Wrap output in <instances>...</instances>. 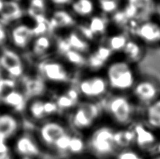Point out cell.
Instances as JSON below:
<instances>
[{
  "label": "cell",
  "instance_id": "obj_1",
  "mask_svg": "<svg viewBox=\"0 0 160 159\" xmlns=\"http://www.w3.org/2000/svg\"><path fill=\"white\" fill-rule=\"evenodd\" d=\"M105 76L110 89L115 93L129 94L139 75L136 71V65L121 58L109 62Z\"/></svg>",
  "mask_w": 160,
  "mask_h": 159
},
{
  "label": "cell",
  "instance_id": "obj_2",
  "mask_svg": "<svg viewBox=\"0 0 160 159\" xmlns=\"http://www.w3.org/2000/svg\"><path fill=\"white\" fill-rule=\"evenodd\" d=\"M138 105L130 94L115 93L108 98L105 109L119 128L129 127L137 121Z\"/></svg>",
  "mask_w": 160,
  "mask_h": 159
},
{
  "label": "cell",
  "instance_id": "obj_3",
  "mask_svg": "<svg viewBox=\"0 0 160 159\" xmlns=\"http://www.w3.org/2000/svg\"><path fill=\"white\" fill-rule=\"evenodd\" d=\"M115 129L110 126H101L91 133L87 142V148L96 157L115 156L118 152L115 140Z\"/></svg>",
  "mask_w": 160,
  "mask_h": 159
},
{
  "label": "cell",
  "instance_id": "obj_4",
  "mask_svg": "<svg viewBox=\"0 0 160 159\" xmlns=\"http://www.w3.org/2000/svg\"><path fill=\"white\" fill-rule=\"evenodd\" d=\"M129 94L138 107L142 109L160 97V81L150 75H139Z\"/></svg>",
  "mask_w": 160,
  "mask_h": 159
},
{
  "label": "cell",
  "instance_id": "obj_5",
  "mask_svg": "<svg viewBox=\"0 0 160 159\" xmlns=\"http://www.w3.org/2000/svg\"><path fill=\"white\" fill-rule=\"evenodd\" d=\"M100 104L91 101H85L78 104L71 116V124L77 131L89 129L98 120L101 113Z\"/></svg>",
  "mask_w": 160,
  "mask_h": 159
},
{
  "label": "cell",
  "instance_id": "obj_6",
  "mask_svg": "<svg viewBox=\"0 0 160 159\" xmlns=\"http://www.w3.org/2000/svg\"><path fill=\"white\" fill-rule=\"evenodd\" d=\"M131 34L145 47L160 46V22L155 18L138 22Z\"/></svg>",
  "mask_w": 160,
  "mask_h": 159
},
{
  "label": "cell",
  "instance_id": "obj_7",
  "mask_svg": "<svg viewBox=\"0 0 160 159\" xmlns=\"http://www.w3.org/2000/svg\"><path fill=\"white\" fill-rule=\"evenodd\" d=\"M39 76L45 81L63 84L68 82L70 74L67 67L56 59H46L38 65Z\"/></svg>",
  "mask_w": 160,
  "mask_h": 159
},
{
  "label": "cell",
  "instance_id": "obj_8",
  "mask_svg": "<svg viewBox=\"0 0 160 159\" xmlns=\"http://www.w3.org/2000/svg\"><path fill=\"white\" fill-rule=\"evenodd\" d=\"M78 89L81 95L89 99L101 98L110 90L105 76L97 75L81 79Z\"/></svg>",
  "mask_w": 160,
  "mask_h": 159
},
{
  "label": "cell",
  "instance_id": "obj_9",
  "mask_svg": "<svg viewBox=\"0 0 160 159\" xmlns=\"http://www.w3.org/2000/svg\"><path fill=\"white\" fill-rule=\"evenodd\" d=\"M135 134V145L142 153L156 150L160 139L158 132L147 126L142 121H136L131 125Z\"/></svg>",
  "mask_w": 160,
  "mask_h": 159
},
{
  "label": "cell",
  "instance_id": "obj_10",
  "mask_svg": "<svg viewBox=\"0 0 160 159\" xmlns=\"http://www.w3.org/2000/svg\"><path fill=\"white\" fill-rule=\"evenodd\" d=\"M18 158L40 159L42 155L41 144L29 133H21L14 139L12 147Z\"/></svg>",
  "mask_w": 160,
  "mask_h": 159
},
{
  "label": "cell",
  "instance_id": "obj_11",
  "mask_svg": "<svg viewBox=\"0 0 160 159\" xmlns=\"http://www.w3.org/2000/svg\"><path fill=\"white\" fill-rule=\"evenodd\" d=\"M155 0H126L123 10L127 18L136 22H141L153 18Z\"/></svg>",
  "mask_w": 160,
  "mask_h": 159
},
{
  "label": "cell",
  "instance_id": "obj_12",
  "mask_svg": "<svg viewBox=\"0 0 160 159\" xmlns=\"http://www.w3.org/2000/svg\"><path fill=\"white\" fill-rule=\"evenodd\" d=\"M0 62L4 72L8 77L16 80L22 77L25 72V65L22 58L16 51L11 49H3L0 53Z\"/></svg>",
  "mask_w": 160,
  "mask_h": 159
},
{
  "label": "cell",
  "instance_id": "obj_13",
  "mask_svg": "<svg viewBox=\"0 0 160 159\" xmlns=\"http://www.w3.org/2000/svg\"><path fill=\"white\" fill-rule=\"evenodd\" d=\"M68 132L66 127L61 122L46 120L39 128L38 136L42 144L53 150L57 141Z\"/></svg>",
  "mask_w": 160,
  "mask_h": 159
},
{
  "label": "cell",
  "instance_id": "obj_14",
  "mask_svg": "<svg viewBox=\"0 0 160 159\" xmlns=\"http://www.w3.org/2000/svg\"><path fill=\"white\" fill-rule=\"evenodd\" d=\"M35 38L32 27L20 23L13 25L9 32V39L16 49L25 50L30 48Z\"/></svg>",
  "mask_w": 160,
  "mask_h": 159
},
{
  "label": "cell",
  "instance_id": "obj_15",
  "mask_svg": "<svg viewBox=\"0 0 160 159\" xmlns=\"http://www.w3.org/2000/svg\"><path fill=\"white\" fill-rule=\"evenodd\" d=\"M20 121L13 113H0V137L8 141L19 135Z\"/></svg>",
  "mask_w": 160,
  "mask_h": 159
},
{
  "label": "cell",
  "instance_id": "obj_16",
  "mask_svg": "<svg viewBox=\"0 0 160 159\" xmlns=\"http://www.w3.org/2000/svg\"><path fill=\"white\" fill-rule=\"evenodd\" d=\"M145 48L146 47L138 39L131 36L122 51V58L130 63L136 65L143 59L145 54Z\"/></svg>",
  "mask_w": 160,
  "mask_h": 159
},
{
  "label": "cell",
  "instance_id": "obj_17",
  "mask_svg": "<svg viewBox=\"0 0 160 159\" xmlns=\"http://www.w3.org/2000/svg\"><path fill=\"white\" fill-rule=\"evenodd\" d=\"M142 109L141 121L154 131L160 133V97Z\"/></svg>",
  "mask_w": 160,
  "mask_h": 159
},
{
  "label": "cell",
  "instance_id": "obj_18",
  "mask_svg": "<svg viewBox=\"0 0 160 159\" xmlns=\"http://www.w3.org/2000/svg\"><path fill=\"white\" fill-rule=\"evenodd\" d=\"M113 54L106 44L100 45L87 58V65L92 70H98L109 63Z\"/></svg>",
  "mask_w": 160,
  "mask_h": 159
},
{
  "label": "cell",
  "instance_id": "obj_19",
  "mask_svg": "<svg viewBox=\"0 0 160 159\" xmlns=\"http://www.w3.org/2000/svg\"><path fill=\"white\" fill-rule=\"evenodd\" d=\"M22 93L27 98H41L47 90L46 81L40 76L25 78L22 83Z\"/></svg>",
  "mask_w": 160,
  "mask_h": 159
},
{
  "label": "cell",
  "instance_id": "obj_20",
  "mask_svg": "<svg viewBox=\"0 0 160 159\" xmlns=\"http://www.w3.org/2000/svg\"><path fill=\"white\" fill-rule=\"evenodd\" d=\"M23 15L24 11L18 2L5 0L4 7L0 13V20L7 25L19 21Z\"/></svg>",
  "mask_w": 160,
  "mask_h": 159
},
{
  "label": "cell",
  "instance_id": "obj_21",
  "mask_svg": "<svg viewBox=\"0 0 160 159\" xmlns=\"http://www.w3.org/2000/svg\"><path fill=\"white\" fill-rule=\"evenodd\" d=\"M51 31L62 28H68L76 25L72 14L63 9H57L48 18Z\"/></svg>",
  "mask_w": 160,
  "mask_h": 159
},
{
  "label": "cell",
  "instance_id": "obj_22",
  "mask_svg": "<svg viewBox=\"0 0 160 159\" xmlns=\"http://www.w3.org/2000/svg\"><path fill=\"white\" fill-rule=\"evenodd\" d=\"M1 104L16 112H21L26 109L28 98L22 91L15 89L5 96Z\"/></svg>",
  "mask_w": 160,
  "mask_h": 159
},
{
  "label": "cell",
  "instance_id": "obj_23",
  "mask_svg": "<svg viewBox=\"0 0 160 159\" xmlns=\"http://www.w3.org/2000/svg\"><path fill=\"white\" fill-rule=\"evenodd\" d=\"M52 46V39L48 35H45L34 38L29 49L33 56L42 58L47 55Z\"/></svg>",
  "mask_w": 160,
  "mask_h": 159
},
{
  "label": "cell",
  "instance_id": "obj_24",
  "mask_svg": "<svg viewBox=\"0 0 160 159\" xmlns=\"http://www.w3.org/2000/svg\"><path fill=\"white\" fill-rule=\"evenodd\" d=\"M115 140L119 150L131 148L133 145H135V134L131 126L116 129Z\"/></svg>",
  "mask_w": 160,
  "mask_h": 159
},
{
  "label": "cell",
  "instance_id": "obj_25",
  "mask_svg": "<svg viewBox=\"0 0 160 159\" xmlns=\"http://www.w3.org/2000/svg\"><path fill=\"white\" fill-rule=\"evenodd\" d=\"M44 100L41 98L31 99L27 104L26 109L30 117L34 121H46L48 118L44 109Z\"/></svg>",
  "mask_w": 160,
  "mask_h": 159
},
{
  "label": "cell",
  "instance_id": "obj_26",
  "mask_svg": "<svg viewBox=\"0 0 160 159\" xmlns=\"http://www.w3.org/2000/svg\"><path fill=\"white\" fill-rule=\"evenodd\" d=\"M65 39L69 44L71 49L82 53L88 52L90 49V44L88 41L82 37L77 30L70 32L65 36Z\"/></svg>",
  "mask_w": 160,
  "mask_h": 159
},
{
  "label": "cell",
  "instance_id": "obj_27",
  "mask_svg": "<svg viewBox=\"0 0 160 159\" xmlns=\"http://www.w3.org/2000/svg\"><path fill=\"white\" fill-rule=\"evenodd\" d=\"M71 8L75 15L87 17L92 15L95 5L92 0H73L71 3Z\"/></svg>",
  "mask_w": 160,
  "mask_h": 159
},
{
  "label": "cell",
  "instance_id": "obj_28",
  "mask_svg": "<svg viewBox=\"0 0 160 159\" xmlns=\"http://www.w3.org/2000/svg\"><path fill=\"white\" fill-rule=\"evenodd\" d=\"M129 38V36H128L127 34L125 32L114 34L113 35L108 37L106 45L110 48V49L112 51L113 53H122Z\"/></svg>",
  "mask_w": 160,
  "mask_h": 159
},
{
  "label": "cell",
  "instance_id": "obj_29",
  "mask_svg": "<svg viewBox=\"0 0 160 159\" xmlns=\"http://www.w3.org/2000/svg\"><path fill=\"white\" fill-rule=\"evenodd\" d=\"M108 19L104 16H93L90 18L87 25L95 36L104 35L108 27Z\"/></svg>",
  "mask_w": 160,
  "mask_h": 159
},
{
  "label": "cell",
  "instance_id": "obj_30",
  "mask_svg": "<svg viewBox=\"0 0 160 159\" xmlns=\"http://www.w3.org/2000/svg\"><path fill=\"white\" fill-rule=\"evenodd\" d=\"M87 149V142L84 138L78 135H72L71 137L68 156L78 157Z\"/></svg>",
  "mask_w": 160,
  "mask_h": 159
},
{
  "label": "cell",
  "instance_id": "obj_31",
  "mask_svg": "<svg viewBox=\"0 0 160 159\" xmlns=\"http://www.w3.org/2000/svg\"><path fill=\"white\" fill-rule=\"evenodd\" d=\"M47 8L46 0H30L27 13L30 18L35 20L39 17L47 16Z\"/></svg>",
  "mask_w": 160,
  "mask_h": 159
},
{
  "label": "cell",
  "instance_id": "obj_32",
  "mask_svg": "<svg viewBox=\"0 0 160 159\" xmlns=\"http://www.w3.org/2000/svg\"><path fill=\"white\" fill-rule=\"evenodd\" d=\"M63 57L68 63L74 66L82 67L87 65V58L84 56V53L77 51L75 50H69L64 54Z\"/></svg>",
  "mask_w": 160,
  "mask_h": 159
},
{
  "label": "cell",
  "instance_id": "obj_33",
  "mask_svg": "<svg viewBox=\"0 0 160 159\" xmlns=\"http://www.w3.org/2000/svg\"><path fill=\"white\" fill-rule=\"evenodd\" d=\"M55 101L56 104H58L59 110L63 111L75 109L79 104L76 101L74 100L73 99L71 98L65 91L63 93H61V95L57 96Z\"/></svg>",
  "mask_w": 160,
  "mask_h": 159
},
{
  "label": "cell",
  "instance_id": "obj_34",
  "mask_svg": "<svg viewBox=\"0 0 160 159\" xmlns=\"http://www.w3.org/2000/svg\"><path fill=\"white\" fill-rule=\"evenodd\" d=\"M16 80L10 77L0 78V103L6 95L16 89Z\"/></svg>",
  "mask_w": 160,
  "mask_h": 159
},
{
  "label": "cell",
  "instance_id": "obj_35",
  "mask_svg": "<svg viewBox=\"0 0 160 159\" xmlns=\"http://www.w3.org/2000/svg\"><path fill=\"white\" fill-rule=\"evenodd\" d=\"M115 159H146L138 149L127 148L118 150L115 155Z\"/></svg>",
  "mask_w": 160,
  "mask_h": 159
},
{
  "label": "cell",
  "instance_id": "obj_36",
  "mask_svg": "<svg viewBox=\"0 0 160 159\" xmlns=\"http://www.w3.org/2000/svg\"><path fill=\"white\" fill-rule=\"evenodd\" d=\"M14 152L8 141L0 137V159H13Z\"/></svg>",
  "mask_w": 160,
  "mask_h": 159
},
{
  "label": "cell",
  "instance_id": "obj_37",
  "mask_svg": "<svg viewBox=\"0 0 160 159\" xmlns=\"http://www.w3.org/2000/svg\"><path fill=\"white\" fill-rule=\"evenodd\" d=\"M77 31L82 37H84L88 42L94 40L96 38L95 35L92 32L87 25H79L77 27Z\"/></svg>",
  "mask_w": 160,
  "mask_h": 159
},
{
  "label": "cell",
  "instance_id": "obj_38",
  "mask_svg": "<svg viewBox=\"0 0 160 159\" xmlns=\"http://www.w3.org/2000/svg\"><path fill=\"white\" fill-rule=\"evenodd\" d=\"M44 109L45 112L48 117L55 115L59 111L58 104H56L55 100H44Z\"/></svg>",
  "mask_w": 160,
  "mask_h": 159
},
{
  "label": "cell",
  "instance_id": "obj_39",
  "mask_svg": "<svg viewBox=\"0 0 160 159\" xmlns=\"http://www.w3.org/2000/svg\"><path fill=\"white\" fill-rule=\"evenodd\" d=\"M9 38V32L7 31V25L0 20V46H3Z\"/></svg>",
  "mask_w": 160,
  "mask_h": 159
},
{
  "label": "cell",
  "instance_id": "obj_40",
  "mask_svg": "<svg viewBox=\"0 0 160 159\" xmlns=\"http://www.w3.org/2000/svg\"><path fill=\"white\" fill-rule=\"evenodd\" d=\"M53 4L58 7H63V6L71 4L73 0H50Z\"/></svg>",
  "mask_w": 160,
  "mask_h": 159
},
{
  "label": "cell",
  "instance_id": "obj_41",
  "mask_svg": "<svg viewBox=\"0 0 160 159\" xmlns=\"http://www.w3.org/2000/svg\"><path fill=\"white\" fill-rule=\"evenodd\" d=\"M153 18L158 20L160 22V0L155 2V10H154V16Z\"/></svg>",
  "mask_w": 160,
  "mask_h": 159
},
{
  "label": "cell",
  "instance_id": "obj_42",
  "mask_svg": "<svg viewBox=\"0 0 160 159\" xmlns=\"http://www.w3.org/2000/svg\"><path fill=\"white\" fill-rule=\"evenodd\" d=\"M4 1H5V0H0V13L2 12V11L3 9V7H4Z\"/></svg>",
  "mask_w": 160,
  "mask_h": 159
},
{
  "label": "cell",
  "instance_id": "obj_43",
  "mask_svg": "<svg viewBox=\"0 0 160 159\" xmlns=\"http://www.w3.org/2000/svg\"><path fill=\"white\" fill-rule=\"evenodd\" d=\"M4 70H3V68L2 67V65H1V62H0V78L3 77V73H4Z\"/></svg>",
  "mask_w": 160,
  "mask_h": 159
},
{
  "label": "cell",
  "instance_id": "obj_44",
  "mask_svg": "<svg viewBox=\"0 0 160 159\" xmlns=\"http://www.w3.org/2000/svg\"><path fill=\"white\" fill-rule=\"evenodd\" d=\"M149 159H160V154H158L157 155L153 156V157H152Z\"/></svg>",
  "mask_w": 160,
  "mask_h": 159
},
{
  "label": "cell",
  "instance_id": "obj_45",
  "mask_svg": "<svg viewBox=\"0 0 160 159\" xmlns=\"http://www.w3.org/2000/svg\"><path fill=\"white\" fill-rule=\"evenodd\" d=\"M156 151H157V152H158V154H160V140H159V142L158 145V147H157Z\"/></svg>",
  "mask_w": 160,
  "mask_h": 159
},
{
  "label": "cell",
  "instance_id": "obj_46",
  "mask_svg": "<svg viewBox=\"0 0 160 159\" xmlns=\"http://www.w3.org/2000/svg\"><path fill=\"white\" fill-rule=\"evenodd\" d=\"M75 159H91V158H86L84 157H76Z\"/></svg>",
  "mask_w": 160,
  "mask_h": 159
},
{
  "label": "cell",
  "instance_id": "obj_47",
  "mask_svg": "<svg viewBox=\"0 0 160 159\" xmlns=\"http://www.w3.org/2000/svg\"><path fill=\"white\" fill-rule=\"evenodd\" d=\"M100 1H117V2H121V0H98V2H100Z\"/></svg>",
  "mask_w": 160,
  "mask_h": 159
},
{
  "label": "cell",
  "instance_id": "obj_48",
  "mask_svg": "<svg viewBox=\"0 0 160 159\" xmlns=\"http://www.w3.org/2000/svg\"><path fill=\"white\" fill-rule=\"evenodd\" d=\"M18 159H33V158H18Z\"/></svg>",
  "mask_w": 160,
  "mask_h": 159
},
{
  "label": "cell",
  "instance_id": "obj_49",
  "mask_svg": "<svg viewBox=\"0 0 160 159\" xmlns=\"http://www.w3.org/2000/svg\"><path fill=\"white\" fill-rule=\"evenodd\" d=\"M15 1H17V2H18V1H19V0H15Z\"/></svg>",
  "mask_w": 160,
  "mask_h": 159
}]
</instances>
